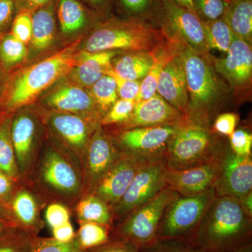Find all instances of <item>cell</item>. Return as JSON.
<instances>
[{
  "instance_id": "1",
  "label": "cell",
  "mask_w": 252,
  "mask_h": 252,
  "mask_svg": "<svg viewBox=\"0 0 252 252\" xmlns=\"http://www.w3.org/2000/svg\"><path fill=\"white\" fill-rule=\"evenodd\" d=\"M80 39L6 78L0 94V117L12 115L34 102L62 78L68 75L77 62L76 49Z\"/></svg>"
},
{
  "instance_id": "2",
  "label": "cell",
  "mask_w": 252,
  "mask_h": 252,
  "mask_svg": "<svg viewBox=\"0 0 252 252\" xmlns=\"http://www.w3.org/2000/svg\"><path fill=\"white\" fill-rule=\"evenodd\" d=\"M252 234L240 199L215 195L189 242L203 252H223L252 242Z\"/></svg>"
},
{
  "instance_id": "3",
  "label": "cell",
  "mask_w": 252,
  "mask_h": 252,
  "mask_svg": "<svg viewBox=\"0 0 252 252\" xmlns=\"http://www.w3.org/2000/svg\"><path fill=\"white\" fill-rule=\"evenodd\" d=\"M49 140L41 147L28 181L47 201L74 207L85 195L81 165L57 142Z\"/></svg>"
},
{
  "instance_id": "4",
  "label": "cell",
  "mask_w": 252,
  "mask_h": 252,
  "mask_svg": "<svg viewBox=\"0 0 252 252\" xmlns=\"http://www.w3.org/2000/svg\"><path fill=\"white\" fill-rule=\"evenodd\" d=\"M185 64L189 104V122L210 127L213 117L224 106L230 92L217 72L212 56L200 54L186 45L181 52Z\"/></svg>"
},
{
  "instance_id": "5",
  "label": "cell",
  "mask_w": 252,
  "mask_h": 252,
  "mask_svg": "<svg viewBox=\"0 0 252 252\" xmlns=\"http://www.w3.org/2000/svg\"><path fill=\"white\" fill-rule=\"evenodd\" d=\"M165 38L162 29L134 19L113 18L99 24L83 44L87 52L152 51Z\"/></svg>"
},
{
  "instance_id": "6",
  "label": "cell",
  "mask_w": 252,
  "mask_h": 252,
  "mask_svg": "<svg viewBox=\"0 0 252 252\" xmlns=\"http://www.w3.org/2000/svg\"><path fill=\"white\" fill-rule=\"evenodd\" d=\"M222 149L210 127L189 122L169 141L163 160L167 168L185 170L212 160Z\"/></svg>"
},
{
  "instance_id": "7",
  "label": "cell",
  "mask_w": 252,
  "mask_h": 252,
  "mask_svg": "<svg viewBox=\"0 0 252 252\" xmlns=\"http://www.w3.org/2000/svg\"><path fill=\"white\" fill-rule=\"evenodd\" d=\"M215 197L213 187L197 195L177 194L164 212L158 228L157 240L189 241Z\"/></svg>"
},
{
  "instance_id": "8",
  "label": "cell",
  "mask_w": 252,
  "mask_h": 252,
  "mask_svg": "<svg viewBox=\"0 0 252 252\" xmlns=\"http://www.w3.org/2000/svg\"><path fill=\"white\" fill-rule=\"evenodd\" d=\"M177 194L167 186L153 198L124 217L112 228V240L128 242L137 248L152 243L157 239L158 228L167 205Z\"/></svg>"
},
{
  "instance_id": "9",
  "label": "cell",
  "mask_w": 252,
  "mask_h": 252,
  "mask_svg": "<svg viewBox=\"0 0 252 252\" xmlns=\"http://www.w3.org/2000/svg\"><path fill=\"white\" fill-rule=\"evenodd\" d=\"M42 117L50 138L70 154L81 167L91 137L100 126L99 121L52 111H46Z\"/></svg>"
},
{
  "instance_id": "10",
  "label": "cell",
  "mask_w": 252,
  "mask_h": 252,
  "mask_svg": "<svg viewBox=\"0 0 252 252\" xmlns=\"http://www.w3.org/2000/svg\"><path fill=\"white\" fill-rule=\"evenodd\" d=\"M28 109H20L12 114L11 136L18 172L21 180L28 181L34 170L42 145L43 117Z\"/></svg>"
},
{
  "instance_id": "11",
  "label": "cell",
  "mask_w": 252,
  "mask_h": 252,
  "mask_svg": "<svg viewBox=\"0 0 252 252\" xmlns=\"http://www.w3.org/2000/svg\"><path fill=\"white\" fill-rule=\"evenodd\" d=\"M212 61L217 72L228 84L235 98H248L251 94L252 83L251 44L233 34L226 56L222 59L212 56Z\"/></svg>"
},
{
  "instance_id": "12",
  "label": "cell",
  "mask_w": 252,
  "mask_h": 252,
  "mask_svg": "<svg viewBox=\"0 0 252 252\" xmlns=\"http://www.w3.org/2000/svg\"><path fill=\"white\" fill-rule=\"evenodd\" d=\"M182 126H158L125 129L119 132L114 141L124 153L148 161L162 160L169 141Z\"/></svg>"
},
{
  "instance_id": "13",
  "label": "cell",
  "mask_w": 252,
  "mask_h": 252,
  "mask_svg": "<svg viewBox=\"0 0 252 252\" xmlns=\"http://www.w3.org/2000/svg\"><path fill=\"white\" fill-rule=\"evenodd\" d=\"M163 159L144 163L120 201L112 207L114 219H122L142 206L167 187Z\"/></svg>"
},
{
  "instance_id": "14",
  "label": "cell",
  "mask_w": 252,
  "mask_h": 252,
  "mask_svg": "<svg viewBox=\"0 0 252 252\" xmlns=\"http://www.w3.org/2000/svg\"><path fill=\"white\" fill-rule=\"evenodd\" d=\"M46 202V199L29 181L21 180L9 200L0 204V209L15 226L38 235L44 226L41 211Z\"/></svg>"
},
{
  "instance_id": "15",
  "label": "cell",
  "mask_w": 252,
  "mask_h": 252,
  "mask_svg": "<svg viewBox=\"0 0 252 252\" xmlns=\"http://www.w3.org/2000/svg\"><path fill=\"white\" fill-rule=\"evenodd\" d=\"M121 155L114 138L99 126L91 137L81 165L85 194L92 191Z\"/></svg>"
},
{
  "instance_id": "16",
  "label": "cell",
  "mask_w": 252,
  "mask_h": 252,
  "mask_svg": "<svg viewBox=\"0 0 252 252\" xmlns=\"http://www.w3.org/2000/svg\"><path fill=\"white\" fill-rule=\"evenodd\" d=\"M162 31L167 36L183 41L189 47L200 53L210 54L203 21L196 13L179 6L173 0H163Z\"/></svg>"
},
{
  "instance_id": "17",
  "label": "cell",
  "mask_w": 252,
  "mask_h": 252,
  "mask_svg": "<svg viewBox=\"0 0 252 252\" xmlns=\"http://www.w3.org/2000/svg\"><path fill=\"white\" fill-rule=\"evenodd\" d=\"M213 188L216 196H231L238 199L252 192L251 157H240L230 149H223Z\"/></svg>"
},
{
  "instance_id": "18",
  "label": "cell",
  "mask_w": 252,
  "mask_h": 252,
  "mask_svg": "<svg viewBox=\"0 0 252 252\" xmlns=\"http://www.w3.org/2000/svg\"><path fill=\"white\" fill-rule=\"evenodd\" d=\"M48 111L76 114L100 121L90 91L73 81H61L41 99Z\"/></svg>"
},
{
  "instance_id": "19",
  "label": "cell",
  "mask_w": 252,
  "mask_h": 252,
  "mask_svg": "<svg viewBox=\"0 0 252 252\" xmlns=\"http://www.w3.org/2000/svg\"><path fill=\"white\" fill-rule=\"evenodd\" d=\"M147 162L122 152L117 161L89 193L98 197L112 209L124 196L139 169Z\"/></svg>"
},
{
  "instance_id": "20",
  "label": "cell",
  "mask_w": 252,
  "mask_h": 252,
  "mask_svg": "<svg viewBox=\"0 0 252 252\" xmlns=\"http://www.w3.org/2000/svg\"><path fill=\"white\" fill-rule=\"evenodd\" d=\"M222 149L216 157L205 163L185 170H165L167 186L184 196L203 193L213 187L220 169Z\"/></svg>"
},
{
  "instance_id": "21",
  "label": "cell",
  "mask_w": 252,
  "mask_h": 252,
  "mask_svg": "<svg viewBox=\"0 0 252 252\" xmlns=\"http://www.w3.org/2000/svg\"><path fill=\"white\" fill-rule=\"evenodd\" d=\"M189 123L185 114L156 94L146 100L136 102L130 117L121 124L122 130L158 126H183Z\"/></svg>"
},
{
  "instance_id": "22",
  "label": "cell",
  "mask_w": 252,
  "mask_h": 252,
  "mask_svg": "<svg viewBox=\"0 0 252 252\" xmlns=\"http://www.w3.org/2000/svg\"><path fill=\"white\" fill-rule=\"evenodd\" d=\"M181 52L162 69L158 81L157 94L187 117L188 88L185 64Z\"/></svg>"
},
{
  "instance_id": "23",
  "label": "cell",
  "mask_w": 252,
  "mask_h": 252,
  "mask_svg": "<svg viewBox=\"0 0 252 252\" xmlns=\"http://www.w3.org/2000/svg\"><path fill=\"white\" fill-rule=\"evenodd\" d=\"M116 55V51L91 53L81 50L77 53L75 65L68 74L69 80L85 89H90L96 81L108 74Z\"/></svg>"
},
{
  "instance_id": "24",
  "label": "cell",
  "mask_w": 252,
  "mask_h": 252,
  "mask_svg": "<svg viewBox=\"0 0 252 252\" xmlns=\"http://www.w3.org/2000/svg\"><path fill=\"white\" fill-rule=\"evenodd\" d=\"M164 34L163 40L151 51L153 63L148 74L141 81L140 93L136 102L148 99L157 94L158 81L162 69L187 45L174 36H167L165 33Z\"/></svg>"
},
{
  "instance_id": "25",
  "label": "cell",
  "mask_w": 252,
  "mask_h": 252,
  "mask_svg": "<svg viewBox=\"0 0 252 252\" xmlns=\"http://www.w3.org/2000/svg\"><path fill=\"white\" fill-rule=\"evenodd\" d=\"M32 45L36 52H41L52 45L56 34L54 3L36 9L32 14Z\"/></svg>"
},
{
  "instance_id": "26",
  "label": "cell",
  "mask_w": 252,
  "mask_h": 252,
  "mask_svg": "<svg viewBox=\"0 0 252 252\" xmlns=\"http://www.w3.org/2000/svg\"><path fill=\"white\" fill-rule=\"evenodd\" d=\"M153 63L151 51H132L112 60L114 72L129 80L141 81L147 76Z\"/></svg>"
},
{
  "instance_id": "27",
  "label": "cell",
  "mask_w": 252,
  "mask_h": 252,
  "mask_svg": "<svg viewBox=\"0 0 252 252\" xmlns=\"http://www.w3.org/2000/svg\"><path fill=\"white\" fill-rule=\"evenodd\" d=\"M223 18L233 34L252 44V0H226Z\"/></svg>"
},
{
  "instance_id": "28",
  "label": "cell",
  "mask_w": 252,
  "mask_h": 252,
  "mask_svg": "<svg viewBox=\"0 0 252 252\" xmlns=\"http://www.w3.org/2000/svg\"><path fill=\"white\" fill-rule=\"evenodd\" d=\"M74 207L79 223L92 222L105 225L112 230L114 220L112 209L94 194H85Z\"/></svg>"
},
{
  "instance_id": "29",
  "label": "cell",
  "mask_w": 252,
  "mask_h": 252,
  "mask_svg": "<svg viewBox=\"0 0 252 252\" xmlns=\"http://www.w3.org/2000/svg\"><path fill=\"white\" fill-rule=\"evenodd\" d=\"M119 2L128 19L141 21L151 26H153L154 23L161 26L163 0H119Z\"/></svg>"
},
{
  "instance_id": "30",
  "label": "cell",
  "mask_w": 252,
  "mask_h": 252,
  "mask_svg": "<svg viewBox=\"0 0 252 252\" xmlns=\"http://www.w3.org/2000/svg\"><path fill=\"white\" fill-rule=\"evenodd\" d=\"M12 115L0 117V170L15 181L21 180L11 136Z\"/></svg>"
},
{
  "instance_id": "31",
  "label": "cell",
  "mask_w": 252,
  "mask_h": 252,
  "mask_svg": "<svg viewBox=\"0 0 252 252\" xmlns=\"http://www.w3.org/2000/svg\"><path fill=\"white\" fill-rule=\"evenodd\" d=\"M58 17L63 34H72L85 27L88 16L77 0H60Z\"/></svg>"
},
{
  "instance_id": "32",
  "label": "cell",
  "mask_w": 252,
  "mask_h": 252,
  "mask_svg": "<svg viewBox=\"0 0 252 252\" xmlns=\"http://www.w3.org/2000/svg\"><path fill=\"white\" fill-rule=\"evenodd\" d=\"M28 53L26 44L11 32L0 35V63L6 74L23 62Z\"/></svg>"
},
{
  "instance_id": "33",
  "label": "cell",
  "mask_w": 252,
  "mask_h": 252,
  "mask_svg": "<svg viewBox=\"0 0 252 252\" xmlns=\"http://www.w3.org/2000/svg\"><path fill=\"white\" fill-rule=\"evenodd\" d=\"M205 39L209 50L228 52L233 39V33L223 17L215 21H203Z\"/></svg>"
},
{
  "instance_id": "34",
  "label": "cell",
  "mask_w": 252,
  "mask_h": 252,
  "mask_svg": "<svg viewBox=\"0 0 252 252\" xmlns=\"http://www.w3.org/2000/svg\"><path fill=\"white\" fill-rule=\"evenodd\" d=\"M110 228L105 225L92 222L80 223L75 234L78 245L84 251L102 246L112 240Z\"/></svg>"
},
{
  "instance_id": "35",
  "label": "cell",
  "mask_w": 252,
  "mask_h": 252,
  "mask_svg": "<svg viewBox=\"0 0 252 252\" xmlns=\"http://www.w3.org/2000/svg\"><path fill=\"white\" fill-rule=\"evenodd\" d=\"M100 119L119 99L117 84L113 77L105 75L89 89Z\"/></svg>"
},
{
  "instance_id": "36",
  "label": "cell",
  "mask_w": 252,
  "mask_h": 252,
  "mask_svg": "<svg viewBox=\"0 0 252 252\" xmlns=\"http://www.w3.org/2000/svg\"><path fill=\"white\" fill-rule=\"evenodd\" d=\"M35 235L12 225L0 233V252H28Z\"/></svg>"
},
{
  "instance_id": "37",
  "label": "cell",
  "mask_w": 252,
  "mask_h": 252,
  "mask_svg": "<svg viewBox=\"0 0 252 252\" xmlns=\"http://www.w3.org/2000/svg\"><path fill=\"white\" fill-rule=\"evenodd\" d=\"M28 252H86L79 248L75 238L68 243H61L54 238H41L35 235Z\"/></svg>"
},
{
  "instance_id": "38",
  "label": "cell",
  "mask_w": 252,
  "mask_h": 252,
  "mask_svg": "<svg viewBox=\"0 0 252 252\" xmlns=\"http://www.w3.org/2000/svg\"><path fill=\"white\" fill-rule=\"evenodd\" d=\"M136 101L119 98L99 121L102 126L122 124L132 115Z\"/></svg>"
},
{
  "instance_id": "39",
  "label": "cell",
  "mask_w": 252,
  "mask_h": 252,
  "mask_svg": "<svg viewBox=\"0 0 252 252\" xmlns=\"http://www.w3.org/2000/svg\"><path fill=\"white\" fill-rule=\"evenodd\" d=\"M140 252H203L187 240H157L138 248Z\"/></svg>"
},
{
  "instance_id": "40",
  "label": "cell",
  "mask_w": 252,
  "mask_h": 252,
  "mask_svg": "<svg viewBox=\"0 0 252 252\" xmlns=\"http://www.w3.org/2000/svg\"><path fill=\"white\" fill-rule=\"evenodd\" d=\"M196 14L202 21H215L223 17L226 0H194Z\"/></svg>"
},
{
  "instance_id": "41",
  "label": "cell",
  "mask_w": 252,
  "mask_h": 252,
  "mask_svg": "<svg viewBox=\"0 0 252 252\" xmlns=\"http://www.w3.org/2000/svg\"><path fill=\"white\" fill-rule=\"evenodd\" d=\"M32 14L27 10H22L14 17L11 25V33L24 44L31 41L32 33Z\"/></svg>"
},
{
  "instance_id": "42",
  "label": "cell",
  "mask_w": 252,
  "mask_h": 252,
  "mask_svg": "<svg viewBox=\"0 0 252 252\" xmlns=\"http://www.w3.org/2000/svg\"><path fill=\"white\" fill-rule=\"evenodd\" d=\"M45 220L51 229L70 221L69 207L64 204L51 202L46 206Z\"/></svg>"
},
{
  "instance_id": "43",
  "label": "cell",
  "mask_w": 252,
  "mask_h": 252,
  "mask_svg": "<svg viewBox=\"0 0 252 252\" xmlns=\"http://www.w3.org/2000/svg\"><path fill=\"white\" fill-rule=\"evenodd\" d=\"M107 75L111 76L115 80L119 98L127 100H137L140 93L141 81L124 79L118 76L113 69L109 71Z\"/></svg>"
},
{
  "instance_id": "44",
  "label": "cell",
  "mask_w": 252,
  "mask_h": 252,
  "mask_svg": "<svg viewBox=\"0 0 252 252\" xmlns=\"http://www.w3.org/2000/svg\"><path fill=\"white\" fill-rule=\"evenodd\" d=\"M230 150L240 157H251L252 135L248 131L240 129L229 136Z\"/></svg>"
},
{
  "instance_id": "45",
  "label": "cell",
  "mask_w": 252,
  "mask_h": 252,
  "mask_svg": "<svg viewBox=\"0 0 252 252\" xmlns=\"http://www.w3.org/2000/svg\"><path fill=\"white\" fill-rule=\"evenodd\" d=\"M239 122V116L233 112H225L219 114L213 124V130L217 133L229 136L235 130Z\"/></svg>"
},
{
  "instance_id": "46",
  "label": "cell",
  "mask_w": 252,
  "mask_h": 252,
  "mask_svg": "<svg viewBox=\"0 0 252 252\" xmlns=\"http://www.w3.org/2000/svg\"><path fill=\"white\" fill-rule=\"evenodd\" d=\"M16 9V0H0V35L11 27Z\"/></svg>"
},
{
  "instance_id": "47",
  "label": "cell",
  "mask_w": 252,
  "mask_h": 252,
  "mask_svg": "<svg viewBox=\"0 0 252 252\" xmlns=\"http://www.w3.org/2000/svg\"><path fill=\"white\" fill-rule=\"evenodd\" d=\"M86 252H140L139 248L128 242L112 240L107 244Z\"/></svg>"
},
{
  "instance_id": "48",
  "label": "cell",
  "mask_w": 252,
  "mask_h": 252,
  "mask_svg": "<svg viewBox=\"0 0 252 252\" xmlns=\"http://www.w3.org/2000/svg\"><path fill=\"white\" fill-rule=\"evenodd\" d=\"M18 182L0 170V204L9 200Z\"/></svg>"
},
{
  "instance_id": "49",
  "label": "cell",
  "mask_w": 252,
  "mask_h": 252,
  "mask_svg": "<svg viewBox=\"0 0 252 252\" xmlns=\"http://www.w3.org/2000/svg\"><path fill=\"white\" fill-rule=\"evenodd\" d=\"M52 233L53 238L61 243L72 241L75 238L76 234L70 221L57 228H53Z\"/></svg>"
},
{
  "instance_id": "50",
  "label": "cell",
  "mask_w": 252,
  "mask_h": 252,
  "mask_svg": "<svg viewBox=\"0 0 252 252\" xmlns=\"http://www.w3.org/2000/svg\"><path fill=\"white\" fill-rule=\"evenodd\" d=\"M53 0H25V10L33 13L36 9L52 2Z\"/></svg>"
},
{
  "instance_id": "51",
  "label": "cell",
  "mask_w": 252,
  "mask_h": 252,
  "mask_svg": "<svg viewBox=\"0 0 252 252\" xmlns=\"http://www.w3.org/2000/svg\"><path fill=\"white\" fill-rule=\"evenodd\" d=\"M242 206L249 217H252V192L245 195L243 198L240 199Z\"/></svg>"
},
{
  "instance_id": "52",
  "label": "cell",
  "mask_w": 252,
  "mask_h": 252,
  "mask_svg": "<svg viewBox=\"0 0 252 252\" xmlns=\"http://www.w3.org/2000/svg\"><path fill=\"white\" fill-rule=\"evenodd\" d=\"M176 4L190 11L195 12V6H194V0H173Z\"/></svg>"
},
{
  "instance_id": "53",
  "label": "cell",
  "mask_w": 252,
  "mask_h": 252,
  "mask_svg": "<svg viewBox=\"0 0 252 252\" xmlns=\"http://www.w3.org/2000/svg\"><path fill=\"white\" fill-rule=\"evenodd\" d=\"M12 225H14L6 218L4 213H3V212L1 211V209H0V233L6 229V228H9L10 226H12Z\"/></svg>"
},
{
  "instance_id": "54",
  "label": "cell",
  "mask_w": 252,
  "mask_h": 252,
  "mask_svg": "<svg viewBox=\"0 0 252 252\" xmlns=\"http://www.w3.org/2000/svg\"><path fill=\"white\" fill-rule=\"evenodd\" d=\"M223 252H252V242Z\"/></svg>"
},
{
  "instance_id": "55",
  "label": "cell",
  "mask_w": 252,
  "mask_h": 252,
  "mask_svg": "<svg viewBox=\"0 0 252 252\" xmlns=\"http://www.w3.org/2000/svg\"><path fill=\"white\" fill-rule=\"evenodd\" d=\"M6 78H7V76H6V73L1 67V63H0V94H1V91H2L3 87H4Z\"/></svg>"
},
{
  "instance_id": "56",
  "label": "cell",
  "mask_w": 252,
  "mask_h": 252,
  "mask_svg": "<svg viewBox=\"0 0 252 252\" xmlns=\"http://www.w3.org/2000/svg\"><path fill=\"white\" fill-rule=\"evenodd\" d=\"M86 1L97 8H104L107 2V0H86Z\"/></svg>"
}]
</instances>
